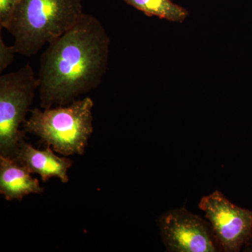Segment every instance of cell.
I'll return each mask as SVG.
<instances>
[{
    "instance_id": "1",
    "label": "cell",
    "mask_w": 252,
    "mask_h": 252,
    "mask_svg": "<svg viewBox=\"0 0 252 252\" xmlns=\"http://www.w3.org/2000/svg\"><path fill=\"white\" fill-rule=\"evenodd\" d=\"M109 50L103 25L84 13L41 55L37 77L41 108L67 105L97 89L108 68Z\"/></svg>"
},
{
    "instance_id": "2",
    "label": "cell",
    "mask_w": 252,
    "mask_h": 252,
    "mask_svg": "<svg viewBox=\"0 0 252 252\" xmlns=\"http://www.w3.org/2000/svg\"><path fill=\"white\" fill-rule=\"evenodd\" d=\"M81 0H21L6 28L17 54L34 56L84 14Z\"/></svg>"
},
{
    "instance_id": "3",
    "label": "cell",
    "mask_w": 252,
    "mask_h": 252,
    "mask_svg": "<svg viewBox=\"0 0 252 252\" xmlns=\"http://www.w3.org/2000/svg\"><path fill=\"white\" fill-rule=\"evenodd\" d=\"M94 105L90 97H85L67 106L31 109V117L23 123V131L38 136L57 153L83 155L94 131Z\"/></svg>"
},
{
    "instance_id": "4",
    "label": "cell",
    "mask_w": 252,
    "mask_h": 252,
    "mask_svg": "<svg viewBox=\"0 0 252 252\" xmlns=\"http://www.w3.org/2000/svg\"><path fill=\"white\" fill-rule=\"evenodd\" d=\"M39 82L30 64L0 77V156L16 159L24 135L19 127L31 111Z\"/></svg>"
},
{
    "instance_id": "5",
    "label": "cell",
    "mask_w": 252,
    "mask_h": 252,
    "mask_svg": "<svg viewBox=\"0 0 252 252\" xmlns=\"http://www.w3.org/2000/svg\"><path fill=\"white\" fill-rule=\"evenodd\" d=\"M199 207L210 220L215 241L226 252H240L252 233V211L237 206L219 190L204 196Z\"/></svg>"
},
{
    "instance_id": "6",
    "label": "cell",
    "mask_w": 252,
    "mask_h": 252,
    "mask_svg": "<svg viewBox=\"0 0 252 252\" xmlns=\"http://www.w3.org/2000/svg\"><path fill=\"white\" fill-rule=\"evenodd\" d=\"M160 234L167 251L215 252L213 233L206 222L185 207L170 210L158 220Z\"/></svg>"
},
{
    "instance_id": "7",
    "label": "cell",
    "mask_w": 252,
    "mask_h": 252,
    "mask_svg": "<svg viewBox=\"0 0 252 252\" xmlns=\"http://www.w3.org/2000/svg\"><path fill=\"white\" fill-rule=\"evenodd\" d=\"M16 160L27 167L31 173L40 175L44 182L51 177H58L63 183L69 180L67 170L72 166V160L56 156L51 146L47 145L45 150H38L25 142L23 137L18 145Z\"/></svg>"
},
{
    "instance_id": "8",
    "label": "cell",
    "mask_w": 252,
    "mask_h": 252,
    "mask_svg": "<svg viewBox=\"0 0 252 252\" xmlns=\"http://www.w3.org/2000/svg\"><path fill=\"white\" fill-rule=\"evenodd\" d=\"M44 189L37 179L16 159L0 156V193L6 200H21L31 193H41Z\"/></svg>"
},
{
    "instance_id": "9",
    "label": "cell",
    "mask_w": 252,
    "mask_h": 252,
    "mask_svg": "<svg viewBox=\"0 0 252 252\" xmlns=\"http://www.w3.org/2000/svg\"><path fill=\"white\" fill-rule=\"evenodd\" d=\"M149 17L156 16L160 19L175 23H183L188 16L187 9L176 4L172 0H123Z\"/></svg>"
},
{
    "instance_id": "10",
    "label": "cell",
    "mask_w": 252,
    "mask_h": 252,
    "mask_svg": "<svg viewBox=\"0 0 252 252\" xmlns=\"http://www.w3.org/2000/svg\"><path fill=\"white\" fill-rule=\"evenodd\" d=\"M21 0H0V27L6 29Z\"/></svg>"
},
{
    "instance_id": "11",
    "label": "cell",
    "mask_w": 252,
    "mask_h": 252,
    "mask_svg": "<svg viewBox=\"0 0 252 252\" xmlns=\"http://www.w3.org/2000/svg\"><path fill=\"white\" fill-rule=\"evenodd\" d=\"M17 54L14 46H7L0 34V72L4 71L10 64H12L15 56Z\"/></svg>"
},
{
    "instance_id": "12",
    "label": "cell",
    "mask_w": 252,
    "mask_h": 252,
    "mask_svg": "<svg viewBox=\"0 0 252 252\" xmlns=\"http://www.w3.org/2000/svg\"><path fill=\"white\" fill-rule=\"evenodd\" d=\"M245 251L247 252H252V233L251 237H250V240H248V243L245 245Z\"/></svg>"
}]
</instances>
